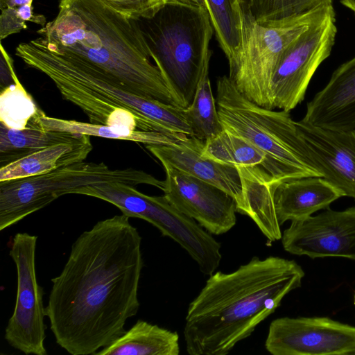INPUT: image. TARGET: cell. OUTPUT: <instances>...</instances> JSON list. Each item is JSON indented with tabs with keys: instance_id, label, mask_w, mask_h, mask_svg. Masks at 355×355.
Instances as JSON below:
<instances>
[{
	"instance_id": "cell-19",
	"label": "cell",
	"mask_w": 355,
	"mask_h": 355,
	"mask_svg": "<svg viewBox=\"0 0 355 355\" xmlns=\"http://www.w3.org/2000/svg\"><path fill=\"white\" fill-rule=\"evenodd\" d=\"M92 149L90 136L87 135H83L74 142L62 143L42 148L1 166L0 182L40 175L84 162Z\"/></svg>"
},
{
	"instance_id": "cell-13",
	"label": "cell",
	"mask_w": 355,
	"mask_h": 355,
	"mask_svg": "<svg viewBox=\"0 0 355 355\" xmlns=\"http://www.w3.org/2000/svg\"><path fill=\"white\" fill-rule=\"evenodd\" d=\"M162 166L164 196L180 212L214 235L227 233L236 225L237 205L232 196L168 164Z\"/></svg>"
},
{
	"instance_id": "cell-4",
	"label": "cell",
	"mask_w": 355,
	"mask_h": 355,
	"mask_svg": "<svg viewBox=\"0 0 355 355\" xmlns=\"http://www.w3.org/2000/svg\"><path fill=\"white\" fill-rule=\"evenodd\" d=\"M18 57L49 77L62 98L82 110L92 123L193 136L184 108L136 95L93 69L38 55Z\"/></svg>"
},
{
	"instance_id": "cell-29",
	"label": "cell",
	"mask_w": 355,
	"mask_h": 355,
	"mask_svg": "<svg viewBox=\"0 0 355 355\" xmlns=\"http://www.w3.org/2000/svg\"><path fill=\"white\" fill-rule=\"evenodd\" d=\"M128 19L139 20L153 17L167 0H100Z\"/></svg>"
},
{
	"instance_id": "cell-21",
	"label": "cell",
	"mask_w": 355,
	"mask_h": 355,
	"mask_svg": "<svg viewBox=\"0 0 355 355\" xmlns=\"http://www.w3.org/2000/svg\"><path fill=\"white\" fill-rule=\"evenodd\" d=\"M179 336L142 320L119 338L95 353L96 355H178Z\"/></svg>"
},
{
	"instance_id": "cell-14",
	"label": "cell",
	"mask_w": 355,
	"mask_h": 355,
	"mask_svg": "<svg viewBox=\"0 0 355 355\" xmlns=\"http://www.w3.org/2000/svg\"><path fill=\"white\" fill-rule=\"evenodd\" d=\"M285 251L312 259L327 257L355 260V206L291 221L282 233Z\"/></svg>"
},
{
	"instance_id": "cell-18",
	"label": "cell",
	"mask_w": 355,
	"mask_h": 355,
	"mask_svg": "<svg viewBox=\"0 0 355 355\" xmlns=\"http://www.w3.org/2000/svg\"><path fill=\"white\" fill-rule=\"evenodd\" d=\"M341 197L338 191L322 177L312 176L278 183L273 200L280 225L287 220L306 218L325 209Z\"/></svg>"
},
{
	"instance_id": "cell-7",
	"label": "cell",
	"mask_w": 355,
	"mask_h": 355,
	"mask_svg": "<svg viewBox=\"0 0 355 355\" xmlns=\"http://www.w3.org/2000/svg\"><path fill=\"white\" fill-rule=\"evenodd\" d=\"M244 1L243 37L241 51L229 65V78L236 89L258 105L274 110L270 83L286 47L310 27L334 11L333 4L320 6L287 18L257 22Z\"/></svg>"
},
{
	"instance_id": "cell-28",
	"label": "cell",
	"mask_w": 355,
	"mask_h": 355,
	"mask_svg": "<svg viewBox=\"0 0 355 355\" xmlns=\"http://www.w3.org/2000/svg\"><path fill=\"white\" fill-rule=\"evenodd\" d=\"M252 17L261 23L287 18L320 6L333 4L332 0H248Z\"/></svg>"
},
{
	"instance_id": "cell-22",
	"label": "cell",
	"mask_w": 355,
	"mask_h": 355,
	"mask_svg": "<svg viewBox=\"0 0 355 355\" xmlns=\"http://www.w3.org/2000/svg\"><path fill=\"white\" fill-rule=\"evenodd\" d=\"M30 121L42 129L87 135L107 139L131 141L150 144H167L182 134L167 135L159 132L131 130L124 126H114L86 123L76 120L49 116L38 109Z\"/></svg>"
},
{
	"instance_id": "cell-31",
	"label": "cell",
	"mask_w": 355,
	"mask_h": 355,
	"mask_svg": "<svg viewBox=\"0 0 355 355\" xmlns=\"http://www.w3.org/2000/svg\"><path fill=\"white\" fill-rule=\"evenodd\" d=\"M16 76L11 58L1 45V89L14 83Z\"/></svg>"
},
{
	"instance_id": "cell-34",
	"label": "cell",
	"mask_w": 355,
	"mask_h": 355,
	"mask_svg": "<svg viewBox=\"0 0 355 355\" xmlns=\"http://www.w3.org/2000/svg\"><path fill=\"white\" fill-rule=\"evenodd\" d=\"M167 1L193 6H204L203 0H167Z\"/></svg>"
},
{
	"instance_id": "cell-10",
	"label": "cell",
	"mask_w": 355,
	"mask_h": 355,
	"mask_svg": "<svg viewBox=\"0 0 355 355\" xmlns=\"http://www.w3.org/2000/svg\"><path fill=\"white\" fill-rule=\"evenodd\" d=\"M37 236L26 232L12 238L9 254L17 275L14 311L5 329L4 338L14 349L24 354L46 355L44 289L38 284L35 271Z\"/></svg>"
},
{
	"instance_id": "cell-25",
	"label": "cell",
	"mask_w": 355,
	"mask_h": 355,
	"mask_svg": "<svg viewBox=\"0 0 355 355\" xmlns=\"http://www.w3.org/2000/svg\"><path fill=\"white\" fill-rule=\"evenodd\" d=\"M202 155L232 166H261L265 155L248 140L223 129L205 141Z\"/></svg>"
},
{
	"instance_id": "cell-27",
	"label": "cell",
	"mask_w": 355,
	"mask_h": 355,
	"mask_svg": "<svg viewBox=\"0 0 355 355\" xmlns=\"http://www.w3.org/2000/svg\"><path fill=\"white\" fill-rule=\"evenodd\" d=\"M14 80V83L1 91L0 123L10 128L23 129L39 108L17 75Z\"/></svg>"
},
{
	"instance_id": "cell-16",
	"label": "cell",
	"mask_w": 355,
	"mask_h": 355,
	"mask_svg": "<svg viewBox=\"0 0 355 355\" xmlns=\"http://www.w3.org/2000/svg\"><path fill=\"white\" fill-rule=\"evenodd\" d=\"M204 144V140L182 134L169 144L146 146L162 164H168L229 193L236 200L237 212L247 216L246 200L238 168L203 156Z\"/></svg>"
},
{
	"instance_id": "cell-17",
	"label": "cell",
	"mask_w": 355,
	"mask_h": 355,
	"mask_svg": "<svg viewBox=\"0 0 355 355\" xmlns=\"http://www.w3.org/2000/svg\"><path fill=\"white\" fill-rule=\"evenodd\" d=\"M301 120L331 130L355 129V56L333 72L324 88L308 102Z\"/></svg>"
},
{
	"instance_id": "cell-12",
	"label": "cell",
	"mask_w": 355,
	"mask_h": 355,
	"mask_svg": "<svg viewBox=\"0 0 355 355\" xmlns=\"http://www.w3.org/2000/svg\"><path fill=\"white\" fill-rule=\"evenodd\" d=\"M272 355H355V327L328 317H282L265 342Z\"/></svg>"
},
{
	"instance_id": "cell-23",
	"label": "cell",
	"mask_w": 355,
	"mask_h": 355,
	"mask_svg": "<svg viewBox=\"0 0 355 355\" xmlns=\"http://www.w3.org/2000/svg\"><path fill=\"white\" fill-rule=\"evenodd\" d=\"M83 135L40 128L28 121L23 129L10 128L0 123L1 167L42 148L78 140Z\"/></svg>"
},
{
	"instance_id": "cell-5",
	"label": "cell",
	"mask_w": 355,
	"mask_h": 355,
	"mask_svg": "<svg viewBox=\"0 0 355 355\" xmlns=\"http://www.w3.org/2000/svg\"><path fill=\"white\" fill-rule=\"evenodd\" d=\"M216 103L223 129L248 140L265 155L260 167L272 183L321 177L289 112L250 101L226 75L217 79Z\"/></svg>"
},
{
	"instance_id": "cell-30",
	"label": "cell",
	"mask_w": 355,
	"mask_h": 355,
	"mask_svg": "<svg viewBox=\"0 0 355 355\" xmlns=\"http://www.w3.org/2000/svg\"><path fill=\"white\" fill-rule=\"evenodd\" d=\"M27 28L26 21L18 15L17 8H1L0 38L3 40L10 35L19 33Z\"/></svg>"
},
{
	"instance_id": "cell-35",
	"label": "cell",
	"mask_w": 355,
	"mask_h": 355,
	"mask_svg": "<svg viewBox=\"0 0 355 355\" xmlns=\"http://www.w3.org/2000/svg\"><path fill=\"white\" fill-rule=\"evenodd\" d=\"M354 305H355V295H354Z\"/></svg>"
},
{
	"instance_id": "cell-26",
	"label": "cell",
	"mask_w": 355,
	"mask_h": 355,
	"mask_svg": "<svg viewBox=\"0 0 355 355\" xmlns=\"http://www.w3.org/2000/svg\"><path fill=\"white\" fill-rule=\"evenodd\" d=\"M184 116L193 136L202 140L211 138L223 130L213 96L207 68L198 83L191 105L184 109Z\"/></svg>"
},
{
	"instance_id": "cell-9",
	"label": "cell",
	"mask_w": 355,
	"mask_h": 355,
	"mask_svg": "<svg viewBox=\"0 0 355 355\" xmlns=\"http://www.w3.org/2000/svg\"><path fill=\"white\" fill-rule=\"evenodd\" d=\"M76 194L105 200L130 218L150 223L162 236L169 237L186 250L204 275H211L219 266L222 259L220 243L195 220L175 208L164 195L148 196L135 186L120 182L85 186Z\"/></svg>"
},
{
	"instance_id": "cell-33",
	"label": "cell",
	"mask_w": 355,
	"mask_h": 355,
	"mask_svg": "<svg viewBox=\"0 0 355 355\" xmlns=\"http://www.w3.org/2000/svg\"><path fill=\"white\" fill-rule=\"evenodd\" d=\"M33 0H0V8H17L26 4H33Z\"/></svg>"
},
{
	"instance_id": "cell-32",
	"label": "cell",
	"mask_w": 355,
	"mask_h": 355,
	"mask_svg": "<svg viewBox=\"0 0 355 355\" xmlns=\"http://www.w3.org/2000/svg\"><path fill=\"white\" fill-rule=\"evenodd\" d=\"M33 4H26L17 8L19 16L25 21H31L42 26L46 25V18L42 15H35L33 11Z\"/></svg>"
},
{
	"instance_id": "cell-24",
	"label": "cell",
	"mask_w": 355,
	"mask_h": 355,
	"mask_svg": "<svg viewBox=\"0 0 355 355\" xmlns=\"http://www.w3.org/2000/svg\"><path fill=\"white\" fill-rule=\"evenodd\" d=\"M214 33L229 65L237 58L243 37V0H203Z\"/></svg>"
},
{
	"instance_id": "cell-8",
	"label": "cell",
	"mask_w": 355,
	"mask_h": 355,
	"mask_svg": "<svg viewBox=\"0 0 355 355\" xmlns=\"http://www.w3.org/2000/svg\"><path fill=\"white\" fill-rule=\"evenodd\" d=\"M107 182L148 184L164 191V180L132 168L112 169L103 162H78L50 172L0 182V230L83 187Z\"/></svg>"
},
{
	"instance_id": "cell-6",
	"label": "cell",
	"mask_w": 355,
	"mask_h": 355,
	"mask_svg": "<svg viewBox=\"0 0 355 355\" xmlns=\"http://www.w3.org/2000/svg\"><path fill=\"white\" fill-rule=\"evenodd\" d=\"M137 21L180 107H188L212 54L214 29L206 8L167 2L153 17Z\"/></svg>"
},
{
	"instance_id": "cell-11",
	"label": "cell",
	"mask_w": 355,
	"mask_h": 355,
	"mask_svg": "<svg viewBox=\"0 0 355 355\" xmlns=\"http://www.w3.org/2000/svg\"><path fill=\"white\" fill-rule=\"evenodd\" d=\"M336 33V13L333 12L286 47L271 80L274 109L290 112L301 103L313 76L330 55Z\"/></svg>"
},
{
	"instance_id": "cell-20",
	"label": "cell",
	"mask_w": 355,
	"mask_h": 355,
	"mask_svg": "<svg viewBox=\"0 0 355 355\" xmlns=\"http://www.w3.org/2000/svg\"><path fill=\"white\" fill-rule=\"evenodd\" d=\"M245 193L247 216L257 225L269 242L280 240V229L273 193L277 184L260 166H236Z\"/></svg>"
},
{
	"instance_id": "cell-15",
	"label": "cell",
	"mask_w": 355,
	"mask_h": 355,
	"mask_svg": "<svg viewBox=\"0 0 355 355\" xmlns=\"http://www.w3.org/2000/svg\"><path fill=\"white\" fill-rule=\"evenodd\" d=\"M300 137L321 177L355 200V129L338 130L296 121Z\"/></svg>"
},
{
	"instance_id": "cell-2",
	"label": "cell",
	"mask_w": 355,
	"mask_h": 355,
	"mask_svg": "<svg viewBox=\"0 0 355 355\" xmlns=\"http://www.w3.org/2000/svg\"><path fill=\"white\" fill-rule=\"evenodd\" d=\"M17 51L99 71L128 92L180 107L137 20L100 0H60L57 16Z\"/></svg>"
},
{
	"instance_id": "cell-3",
	"label": "cell",
	"mask_w": 355,
	"mask_h": 355,
	"mask_svg": "<svg viewBox=\"0 0 355 355\" xmlns=\"http://www.w3.org/2000/svg\"><path fill=\"white\" fill-rule=\"evenodd\" d=\"M302 267L293 260L253 257L236 270L214 272L190 302L184 340L190 355H226L301 286Z\"/></svg>"
},
{
	"instance_id": "cell-1",
	"label": "cell",
	"mask_w": 355,
	"mask_h": 355,
	"mask_svg": "<svg viewBox=\"0 0 355 355\" xmlns=\"http://www.w3.org/2000/svg\"><path fill=\"white\" fill-rule=\"evenodd\" d=\"M143 266L141 236L130 217L115 215L83 232L51 279L45 313L56 343L89 355L119 338L139 309Z\"/></svg>"
}]
</instances>
